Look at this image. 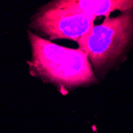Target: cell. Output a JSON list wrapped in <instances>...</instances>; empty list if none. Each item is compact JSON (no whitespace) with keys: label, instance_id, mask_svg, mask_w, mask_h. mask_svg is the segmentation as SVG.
<instances>
[{"label":"cell","instance_id":"obj_4","mask_svg":"<svg viewBox=\"0 0 133 133\" xmlns=\"http://www.w3.org/2000/svg\"><path fill=\"white\" fill-rule=\"evenodd\" d=\"M48 3L96 18H107L113 12H124L133 9V0H53Z\"/></svg>","mask_w":133,"mask_h":133},{"label":"cell","instance_id":"obj_3","mask_svg":"<svg viewBox=\"0 0 133 133\" xmlns=\"http://www.w3.org/2000/svg\"><path fill=\"white\" fill-rule=\"evenodd\" d=\"M96 17L46 3L30 18V28L49 41L65 39L77 42L95 26Z\"/></svg>","mask_w":133,"mask_h":133},{"label":"cell","instance_id":"obj_1","mask_svg":"<svg viewBox=\"0 0 133 133\" xmlns=\"http://www.w3.org/2000/svg\"><path fill=\"white\" fill-rule=\"evenodd\" d=\"M31 58L27 62L30 74L50 84L62 95L98 82L87 54L80 48L72 49L27 31Z\"/></svg>","mask_w":133,"mask_h":133},{"label":"cell","instance_id":"obj_2","mask_svg":"<svg viewBox=\"0 0 133 133\" xmlns=\"http://www.w3.org/2000/svg\"><path fill=\"white\" fill-rule=\"evenodd\" d=\"M97 78L121 65L133 49V9L107 17L77 42Z\"/></svg>","mask_w":133,"mask_h":133}]
</instances>
